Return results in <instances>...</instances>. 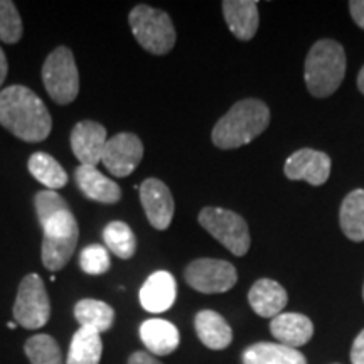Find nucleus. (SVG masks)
I'll return each instance as SVG.
<instances>
[{
    "label": "nucleus",
    "instance_id": "1",
    "mask_svg": "<svg viewBox=\"0 0 364 364\" xmlns=\"http://www.w3.org/2000/svg\"><path fill=\"white\" fill-rule=\"evenodd\" d=\"M36 215L43 228V265L49 272H59L68 265L80 238L76 216L56 191H41L34 198Z\"/></svg>",
    "mask_w": 364,
    "mask_h": 364
},
{
    "label": "nucleus",
    "instance_id": "2",
    "mask_svg": "<svg viewBox=\"0 0 364 364\" xmlns=\"http://www.w3.org/2000/svg\"><path fill=\"white\" fill-rule=\"evenodd\" d=\"M0 125L24 142H43L51 134L53 118L33 90L12 85L0 91Z\"/></svg>",
    "mask_w": 364,
    "mask_h": 364
},
{
    "label": "nucleus",
    "instance_id": "3",
    "mask_svg": "<svg viewBox=\"0 0 364 364\" xmlns=\"http://www.w3.org/2000/svg\"><path fill=\"white\" fill-rule=\"evenodd\" d=\"M270 110L260 100L247 98L235 103L213 129L211 139L218 149L231 150L247 145L267 130Z\"/></svg>",
    "mask_w": 364,
    "mask_h": 364
},
{
    "label": "nucleus",
    "instance_id": "4",
    "mask_svg": "<svg viewBox=\"0 0 364 364\" xmlns=\"http://www.w3.org/2000/svg\"><path fill=\"white\" fill-rule=\"evenodd\" d=\"M346 75V53L332 39L317 41L306 58V85L317 98L331 97L343 83Z\"/></svg>",
    "mask_w": 364,
    "mask_h": 364
},
{
    "label": "nucleus",
    "instance_id": "5",
    "mask_svg": "<svg viewBox=\"0 0 364 364\" xmlns=\"http://www.w3.org/2000/svg\"><path fill=\"white\" fill-rule=\"evenodd\" d=\"M129 24L135 39L145 51L164 56L174 48L177 36L167 12L140 4L130 11Z\"/></svg>",
    "mask_w": 364,
    "mask_h": 364
},
{
    "label": "nucleus",
    "instance_id": "6",
    "mask_svg": "<svg viewBox=\"0 0 364 364\" xmlns=\"http://www.w3.org/2000/svg\"><path fill=\"white\" fill-rule=\"evenodd\" d=\"M43 83L53 102L58 105L75 102L80 93V73L70 48L59 46L46 58Z\"/></svg>",
    "mask_w": 364,
    "mask_h": 364
},
{
    "label": "nucleus",
    "instance_id": "7",
    "mask_svg": "<svg viewBox=\"0 0 364 364\" xmlns=\"http://www.w3.org/2000/svg\"><path fill=\"white\" fill-rule=\"evenodd\" d=\"M198 221L235 257H245L248 253L252 238L247 221L238 213L223 208H204L199 213Z\"/></svg>",
    "mask_w": 364,
    "mask_h": 364
},
{
    "label": "nucleus",
    "instance_id": "8",
    "mask_svg": "<svg viewBox=\"0 0 364 364\" xmlns=\"http://www.w3.org/2000/svg\"><path fill=\"white\" fill-rule=\"evenodd\" d=\"M51 317V302L44 282L38 273H29L22 279L14 304V318L24 329H41Z\"/></svg>",
    "mask_w": 364,
    "mask_h": 364
},
{
    "label": "nucleus",
    "instance_id": "9",
    "mask_svg": "<svg viewBox=\"0 0 364 364\" xmlns=\"http://www.w3.org/2000/svg\"><path fill=\"white\" fill-rule=\"evenodd\" d=\"M184 279L189 287L201 294H223L236 285L238 273L230 262L218 258H198L186 268Z\"/></svg>",
    "mask_w": 364,
    "mask_h": 364
},
{
    "label": "nucleus",
    "instance_id": "10",
    "mask_svg": "<svg viewBox=\"0 0 364 364\" xmlns=\"http://www.w3.org/2000/svg\"><path fill=\"white\" fill-rule=\"evenodd\" d=\"M144 157V144L135 134L122 132L108 139L102 162L115 177H127L139 167Z\"/></svg>",
    "mask_w": 364,
    "mask_h": 364
},
{
    "label": "nucleus",
    "instance_id": "11",
    "mask_svg": "<svg viewBox=\"0 0 364 364\" xmlns=\"http://www.w3.org/2000/svg\"><path fill=\"white\" fill-rule=\"evenodd\" d=\"M139 193L140 203H142L145 216H147L150 225L156 230H167L171 226L176 211L171 189L162 181L150 177V179H145L140 184Z\"/></svg>",
    "mask_w": 364,
    "mask_h": 364
},
{
    "label": "nucleus",
    "instance_id": "12",
    "mask_svg": "<svg viewBox=\"0 0 364 364\" xmlns=\"http://www.w3.org/2000/svg\"><path fill=\"white\" fill-rule=\"evenodd\" d=\"M284 171L290 181H306L312 186H322L331 176V157L314 149H300L287 159Z\"/></svg>",
    "mask_w": 364,
    "mask_h": 364
},
{
    "label": "nucleus",
    "instance_id": "13",
    "mask_svg": "<svg viewBox=\"0 0 364 364\" xmlns=\"http://www.w3.org/2000/svg\"><path fill=\"white\" fill-rule=\"evenodd\" d=\"M107 129L95 120H83L71 130V150L80 166L97 167L107 147Z\"/></svg>",
    "mask_w": 364,
    "mask_h": 364
},
{
    "label": "nucleus",
    "instance_id": "14",
    "mask_svg": "<svg viewBox=\"0 0 364 364\" xmlns=\"http://www.w3.org/2000/svg\"><path fill=\"white\" fill-rule=\"evenodd\" d=\"M177 297L176 279L169 272L159 270L145 280L140 289L139 299L145 311L150 314H162L174 306Z\"/></svg>",
    "mask_w": 364,
    "mask_h": 364
},
{
    "label": "nucleus",
    "instance_id": "15",
    "mask_svg": "<svg viewBox=\"0 0 364 364\" xmlns=\"http://www.w3.org/2000/svg\"><path fill=\"white\" fill-rule=\"evenodd\" d=\"M270 332L280 344L297 349L312 339L314 324L304 314L282 312L272 318Z\"/></svg>",
    "mask_w": 364,
    "mask_h": 364
},
{
    "label": "nucleus",
    "instance_id": "16",
    "mask_svg": "<svg viewBox=\"0 0 364 364\" xmlns=\"http://www.w3.org/2000/svg\"><path fill=\"white\" fill-rule=\"evenodd\" d=\"M248 302L257 316L273 318L284 312L287 302H289V295L279 282L260 279L255 282L250 289Z\"/></svg>",
    "mask_w": 364,
    "mask_h": 364
},
{
    "label": "nucleus",
    "instance_id": "17",
    "mask_svg": "<svg viewBox=\"0 0 364 364\" xmlns=\"http://www.w3.org/2000/svg\"><path fill=\"white\" fill-rule=\"evenodd\" d=\"M140 339L147 353L154 356H169L179 348L181 336L177 327L166 318H149L140 326Z\"/></svg>",
    "mask_w": 364,
    "mask_h": 364
},
{
    "label": "nucleus",
    "instance_id": "18",
    "mask_svg": "<svg viewBox=\"0 0 364 364\" xmlns=\"http://www.w3.org/2000/svg\"><path fill=\"white\" fill-rule=\"evenodd\" d=\"M76 184L81 193L91 201L103 204H115L122 199V189L117 182L103 176L97 167L80 166L75 171Z\"/></svg>",
    "mask_w": 364,
    "mask_h": 364
},
{
    "label": "nucleus",
    "instance_id": "19",
    "mask_svg": "<svg viewBox=\"0 0 364 364\" xmlns=\"http://www.w3.org/2000/svg\"><path fill=\"white\" fill-rule=\"evenodd\" d=\"M226 26L230 27L235 38L250 41L257 34L260 17H258V4L253 0H225L223 2Z\"/></svg>",
    "mask_w": 364,
    "mask_h": 364
},
{
    "label": "nucleus",
    "instance_id": "20",
    "mask_svg": "<svg viewBox=\"0 0 364 364\" xmlns=\"http://www.w3.org/2000/svg\"><path fill=\"white\" fill-rule=\"evenodd\" d=\"M196 334L206 348L213 351H223L233 341V331L225 317L215 311H201L194 318Z\"/></svg>",
    "mask_w": 364,
    "mask_h": 364
},
{
    "label": "nucleus",
    "instance_id": "21",
    "mask_svg": "<svg viewBox=\"0 0 364 364\" xmlns=\"http://www.w3.org/2000/svg\"><path fill=\"white\" fill-rule=\"evenodd\" d=\"M243 364H307L299 349L280 343H257L247 348L241 356Z\"/></svg>",
    "mask_w": 364,
    "mask_h": 364
},
{
    "label": "nucleus",
    "instance_id": "22",
    "mask_svg": "<svg viewBox=\"0 0 364 364\" xmlns=\"http://www.w3.org/2000/svg\"><path fill=\"white\" fill-rule=\"evenodd\" d=\"M75 318L81 329L93 332H107L115 322V311L107 302L95 299H83L75 306Z\"/></svg>",
    "mask_w": 364,
    "mask_h": 364
},
{
    "label": "nucleus",
    "instance_id": "23",
    "mask_svg": "<svg viewBox=\"0 0 364 364\" xmlns=\"http://www.w3.org/2000/svg\"><path fill=\"white\" fill-rule=\"evenodd\" d=\"M341 230L351 241H364V189L349 193L341 204Z\"/></svg>",
    "mask_w": 364,
    "mask_h": 364
},
{
    "label": "nucleus",
    "instance_id": "24",
    "mask_svg": "<svg viewBox=\"0 0 364 364\" xmlns=\"http://www.w3.org/2000/svg\"><path fill=\"white\" fill-rule=\"evenodd\" d=\"M102 354V336L98 332L80 327L71 339L66 364H100Z\"/></svg>",
    "mask_w": 364,
    "mask_h": 364
},
{
    "label": "nucleus",
    "instance_id": "25",
    "mask_svg": "<svg viewBox=\"0 0 364 364\" xmlns=\"http://www.w3.org/2000/svg\"><path fill=\"white\" fill-rule=\"evenodd\" d=\"M29 172L38 179L41 184L49 191L65 188L68 184V174L56 159L46 152H36L29 159Z\"/></svg>",
    "mask_w": 364,
    "mask_h": 364
},
{
    "label": "nucleus",
    "instance_id": "26",
    "mask_svg": "<svg viewBox=\"0 0 364 364\" xmlns=\"http://www.w3.org/2000/svg\"><path fill=\"white\" fill-rule=\"evenodd\" d=\"M103 240L107 248L120 260H129L135 255L136 238L132 228L124 221H112L107 225L103 230Z\"/></svg>",
    "mask_w": 364,
    "mask_h": 364
},
{
    "label": "nucleus",
    "instance_id": "27",
    "mask_svg": "<svg viewBox=\"0 0 364 364\" xmlns=\"http://www.w3.org/2000/svg\"><path fill=\"white\" fill-rule=\"evenodd\" d=\"M24 353L31 364H65L58 341L48 334H36L27 339Z\"/></svg>",
    "mask_w": 364,
    "mask_h": 364
},
{
    "label": "nucleus",
    "instance_id": "28",
    "mask_svg": "<svg viewBox=\"0 0 364 364\" xmlns=\"http://www.w3.org/2000/svg\"><path fill=\"white\" fill-rule=\"evenodd\" d=\"M24 33L21 14L11 0H0V41L6 44L19 43Z\"/></svg>",
    "mask_w": 364,
    "mask_h": 364
},
{
    "label": "nucleus",
    "instance_id": "29",
    "mask_svg": "<svg viewBox=\"0 0 364 364\" xmlns=\"http://www.w3.org/2000/svg\"><path fill=\"white\" fill-rule=\"evenodd\" d=\"M110 253L102 245H88L80 255V268L86 275H103L110 270Z\"/></svg>",
    "mask_w": 364,
    "mask_h": 364
},
{
    "label": "nucleus",
    "instance_id": "30",
    "mask_svg": "<svg viewBox=\"0 0 364 364\" xmlns=\"http://www.w3.org/2000/svg\"><path fill=\"white\" fill-rule=\"evenodd\" d=\"M351 363L353 364H364V329L359 332L358 338L354 339V343H353Z\"/></svg>",
    "mask_w": 364,
    "mask_h": 364
},
{
    "label": "nucleus",
    "instance_id": "31",
    "mask_svg": "<svg viewBox=\"0 0 364 364\" xmlns=\"http://www.w3.org/2000/svg\"><path fill=\"white\" fill-rule=\"evenodd\" d=\"M127 364H162V361L147 351H135L134 354H130Z\"/></svg>",
    "mask_w": 364,
    "mask_h": 364
},
{
    "label": "nucleus",
    "instance_id": "32",
    "mask_svg": "<svg viewBox=\"0 0 364 364\" xmlns=\"http://www.w3.org/2000/svg\"><path fill=\"white\" fill-rule=\"evenodd\" d=\"M349 12H351L354 22L361 29H364V0H353V2H349Z\"/></svg>",
    "mask_w": 364,
    "mask_h": 364
},
{
    "label": "nucleus",
    "instance_id": "33",
    "mask_svg": "<svg viewBox=\"0 0 364 364\" xmlns=\"http://www.w3.org/2000/svg\"><path fill=\"white\" fill-rule=\"evenodd\" d=\"M7 71H9V65H7L6 53H4L2 48H0V86L4 85V81L7 78Z\"/></svg>",
    "mask_w": 364,
    "mask_h": 364
},
{
    "label": "nucleus",
    "instance_id": "34",
    "mask_svg": "<svg viewBox=\"0 0 364 364\" xmlns=\"http://www.w3.org/2000/svg\"><path fill=\"white\" fill-rule=\"evenodd\" d=\"M358 88L364 95V66L361 68V71H359L358 75Z\"/></svg>",
    "mask_w": 364,
    "mask_h": 364
},
{
    "label": "nucleus",
    "instance_id": "35",
    "mask_svg": "<svg viewBox=\"0 0 364 364\" xmlns=\"http://www.w3.org/2000/svg\"><path fill=\"white\" fill-rule=\"evenodd\" d=\"M7 327H9V329H16L17 322H7Z\"/></svg>",
    "mask_w": 364,
    "mask_h": 364
},
{
    "label": "nucleus",
    "instance_id": "36",
    "mask_svg": "<svg viewBox=\"0 0 364 364\" xmlns=\"http://www.w3.org/2000/svg\"><path fill=\"white\" fill-rule=\"evenodd\" d=\"M363 299H364V287H363Z\"/></svg>",
    "mask_w": 364,
    "mask_h": 364
}]
</instances>
